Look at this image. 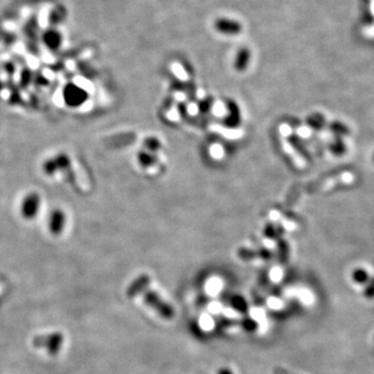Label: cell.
Returning <instances> with one entry per match:
<instances>
[{"label":"cell","mask_w":374,"mask_h":374,"mask_svg":"<svg viewBox=\"0 0 374 374\" xmlns=\"http://www.w3.org/2000/svg\"><path fill=\"white\" fill-rule=\"evenodd\" d=\"M42 206V197L39 192L30 191L26 193L20 203V214L26 221L37 218Z\"/></svg>","instance_id":"1"},{"label":"cell","mask_w":374,"mask_h":374,"mask_svg":"<svg viewBox=\"0 0 374 374\" xmlns=\"http://www.w3.org/2000/svg\"><path fill=\"white\" fill-rule=\"evenodd\" d=\"M144 301L150 308H152L154 311H156L162 318L164 319H173L175 312L174 309L169 305L167 302H165L158 294H156L153 291L146 290L144 292Z\"/></svg>","instance_id":"2"},{"label":"cell","mask_w":374,"mask_h":374,"mask_svg":"<svg viewBox=\"0 0 374 374\" xmlns=\"http://www.w3.org/2000/svg\"><path fill=\"white\" fill-rule=\"evenodd\" d=\"M70 157L64 153H59L51 158H48L43 163V171L47 176H54L57 173L65 171V169L70 167Z\"/></svg>","instance_id":"3"},{"label":"cell","mask_w":374,"mask_h":374,"mask_svg":"<svg viewBox=\"0 0 374 374\" xmlns=\"http://www.w3.org/2000/svg\"><path fill=\"white\" fill-rule=\"evenodd\" d=\"M67 214L60 208H54L50 211L47 218V229L53 236H59L65 229Z\"/></svg>","instance_id":"4"},{"label":"cell","mask_w":374,"mask_h":374,"mask_svg":"<svg viewBox=\"0 0 374 374\" xmlns=\"http://www.w3.org/2000/svg\"><path fill=\"white\" fill-rule=\"evenodd\" d=\"M64 103L70 107H79L86 101V93L77 85H68L62 93Z\"/></svg>","instance_id":"5"},{"label":"cell","mask_w":374,"mask_h":374,"mask_svg":"<svg viewBox=\"0 0 374 374\" xmlns=\"http://www.w3.org/2000/svg\"><path fill=\"white\" fill-rule=\"evenodd\" d=\"M214 28L225 36H238L243 31L240 22L229 18H218L214 22Z\"/></svg>","instance_id":"6"},{"label":"cell","mask_w":374,"mask_h":374,"mask_svg":"<svg viewBox=\"0 0 374 374\" xmlns=\"http://www.w3.org/2000/svg\"><path fill=\"white\" fill-rule=\"evenodd\" d=\"M150 281H151V279L149 276H147V275L141 276L130 285V287L127 290V295L129 297H135L139 294L145 292L147 290V287L150 284Z\"/></svg>","instance_id":"7"},{"label":"cell","mask_w":374,"mask_h":374,"mask_svg":"<svg viewBox=\"0 0 374 374\" xmlns=\"http://www.w3.org/2000/svg\"><path fill=\"white\" fill-rule=\"evenodd\" d=\"M327 128L335 138H344L350 134L349 127L341 121H333L328 123Z\"/></svg>","instance_id":"8"},{"label":"cell","mask_w":374,"mask_h":374,"mask_svg":"<svg viewBox=\"0 0 374 374\" xmlns=\"http://www.w3.org/2000/svg\"><path fill=\"white\" fill-rule=\"evenodd\" d=\"M251 59V51L250 49L244 47L240 48L237 53L236 60H235V68L238 71H244L247 69V67Z\"/></svg>","instance_id":"9"},{"label":"cell","mask_w":374,"mask_h":374,"mask_svg":"<svg viewBox=\"0 0 374 374\" xmlns=\"http://www.w3.org/2000/svg\"><path fill=\"white\" fill-rule=\"evenodd\" d=\"M307 125L314 130H321L326 126V119L320 113H315L307 118Z\"/></svg>","instance_id":"10"},{"label":"cell","mask_w":374,"mask_h":374,"mask_svg":"<svg viewBox=\"0 0 374 374\" xmlns=\"http://www.w3.org/2000/svg\"><path fill=\"white\" fill-rule=\"evenodd\" d=\"M328 150L335 156H342L347 152V147L342 138H335L328 144Z\"/></svg>","instance_id":"11"},{"label":"cell","mask_w":374,"mask_h":374,"mask_svg":"<svg viewBox=\"0 0 374 374\" xmlns=\"http://www.w3.org/2000/svg\"><path fill=\"white\" fill-rule=\"evenodd\" d=\"M351 279H353V281L356 284H359V285H363L364 286L370 280V275H369V273H368V271L365 268L359 267V268H356L353 271Z\"/></svg>","instance_id":"12"},{"label":"cell","mask_w":374,"mask_h":374,"mask_svg":"<svg viewBox=\"0 0 374 374\" xmlns=\"http://www.w3.org/2000/svg\"><path fill=\"white\" fill-rule=\"evenodd\" d=\"M62 343V337L60 334H54L47 338V348L50 354H56L59 350V347Z\"/></svg>","instance_id":"13"},{"label":"cell","mask_w":374,"mask_h":374,"mask_svg":"<svg viewBox=\"0 0 374 374\" xmlns=\"http://www.w3.org/2000/svg\"><path fill=\"white\" fill-rule=\"evenodd\" d=\"M213 131L218 132L219 134H222V135H224V137L229 138V139H237L241 135L240 131L232 130V129H228V128H223V127L216 126V125L213 127Z\"/></svg>","instance_id":"14"},{"label":"cell","mask_w":374,"mask_h":374,"mask_svg":"<svg viewBox=\"0 0 374 374\" xmlns=\"http://www.w3.org/2000/svg\"><path fill=\"white\" fill-rule=\"evenodd\" d=\"M363 295L367 299H373L374 298V277L370 278V280L364 285Z\"/></svg>","instance_id":"15"},{"label":"cell","mask_w":374,"mask_h":374,"mask_svg":"<svg viewBox=\"0 0 374 374\" xmlns=\"http://www.w3.org/2000/svg\"><path fill=\"white\" fill-rule=\"evenodd\" d=\"M231 303H232V307L237 311L243 312V313H246L248 311V305H247V302L244 300V298H240V297L233 298Z\"/></svg>","instance_id":"16"},{"label":"cell","mask_w":374,"mask_h":374,"mask_svg":"<svg viewBox=\"0 0 374 374\" xmlns=\"http://www.w3.org/2000/svg\"><path fill=\"white\" fill-rule=\"evenodd\" d=\"M289 257V247L288 245L283 240L280 245V258L282 262H286Z\"/></svg>","instance_id":"17"},{"label":"cell","mask_w":374,"mask_h":374,"mask_svg":"<svg viewBox=\"0 0 374 374\" xmlns=\"http://www.w3.org/2000/svg\"><path fill=\"white\" fill-rule=\"evenodd\" d=\"M241 325L246 328V329H248V331H254V329H256V327H257V323L254 321V320H252V319H245L243 322H241Z\"/></svg>","instance_id":"18"},{"label":"cell","mask_w":374,"mask_h":374,"mask_svg":"<svg viewBox=\"0 0 374 374\" xmlns=\"http://www.w3.org/2000/svg\"><path fill=\"white\" fill-rule=\"evenodd\" d=\"M218 374H233L229 369H222L219 372H218Z\"/></svg>","instance_id":"19"},{"label":"cell","mask_w":374,"mask_h":374,"mask_svg":"<svg viewBox=\"0 0 374 374\" xmlns=\"http://www.w3.org/2000/svg\"><path fill=\"white\" fill-rule=\"evenodd\" d=\"M372 159H373V162H374V153H373V155H372Z\"/></svg>","instance_id":"20"}]
</instances>
